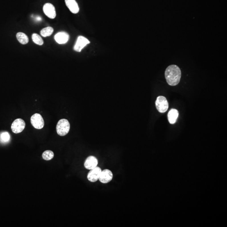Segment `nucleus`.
Returning a JSON list of instances; mask_svg holds the SVG:
<instances>
[{"label": "nucleus", "mask_w": 227, "mask_h": 227, "mask_svg": "<svg viewBox=\"0 0 227 227\" xmlns=\"http://www.w3.org/2000/svg\"><path fill=\"white\" fill-rule=\"evenodd\" d=\"M43 11L47 17L51 19H54L56 17L55 8L53 4L47 3L44 5Z\"/></svg>", "instance_id": "nucleus-9"}, {"label": "nucleus", "mask_w": 227, "mask_h": 227, "mask_svg": "<svg viewBox=\"0 0 227 227\" xmlns=\"http://www.w3.org/2000/svg\"><path fill=\"white\" fill-rule=\"evenodd\" d=\"M25 123L23 119L19 118L15 120L11 124L12 131L16 134L20 133L24 130Z\"/></svg>", "instance_id": "nucleus-5"}, {"label": "nucleus", "mask_w": 227, "mask_h": 227, "mask_svg": "<svg viewBox=\"0 0 227 227\" xmlns=\"http://www.w3.org/2000/svg\"><path fill=\"white\" fill-rule=\"evenodd\" d=\"M98 165V159L93 156H90L86 158L84 163V167L86 169L91 170L95 168Z\"/></svg>", "instance_id": "nucleus-10"}, {"label": "nucleus", "mask_w": 227, "mask_h": 227, "mask_svg": "<svg viewBox=\"0 0 227 227\" xmlns=\"http://www.w3.org/2000/svg\"><path fill=\"white\" fill-rule=\"evenodd\" d=\"M16 37L19 42L23 45H25L29 42V38L27 35L23 32H18L17 34Z\"/></svg>", "instance_id": "nucleus-14"}, {"label": "nucleus", "mask_w": 227, "mask_h": 227, "mask_svg": "<svg viewBox=\"0 0 227 227\" xmlns=\"http://www.w3.org/2000/svg\"><path fill=\"white\" fill-rule=\"evenodd\" d=\"M179 113L177 109H171L168 113V120L171 124H174L176 122L178 117Z\"/></svg>", "instance_id": "nucleus-13"}, {"label": "nucleus", "mask_w": 227, "mask_h": 227, "mask_svg": "<svg viewBox=\"0 0 227 227\" xmlns=\"http://www.w3.org/2000/svg\"><path fill=\"white\" fill-rule=\"evenodd\" d=\"M156 107L157 110L160 113H164L167 110L169 105L167 101L164 96H159L157 98Z\"/></svg>", "instance_id": "nucleus-3"}, {"label": "nucleus", "mask_w": 227, "mask_h": 227, "mask_svg": "<svg viewBox=\"0 0 227 227\" xmlns=\"http://www.w3.org/2000/svg\"><path fill=\"white\" fill-rule=\"evenodd\" d=\"M65 3L71 13L77 14L79 11L78 4L75 0H65Z\"/></svg>", "instance_id": "nucleus-12"}, {"label": "nucleus", "mask_w": 227, "mask_h": 227, "mask_svg": "<svg viewBox=\"0 0 227 227\" xmlns=\"http://www.w3.org/2000/svg\"><path fill=\"white\" fill-rule=\"evenodd\" d=\"M54 29L51 26L46 27L42 29L40 31V34L43 37H46L50 36L52 34Z\"/></svg>", "instance_id": "nucleus-15"}, {"label": "nucleus", "mask_w": 227, "mask_h": 227, "mask_svg": "<svg viewBox=\"0 0 227 227\" xmlns=\"http://www.w3.org/2000/svg\"><path fill=\"white\" fill-rule=\"evenodd\" d=\"M101 171V169L99 167H96L95 168L90 170L87 176L88 181L91 182H96L99 180Z\"/></svg>", "instance_id": "nucleus-6"}, {"label": "nucleus", "mask_w": 227, "mask_h": 227, "mask_svg": "<svg viewBox=\"0 0 227 227\" xmlns=\"http://www.w3.org/2000/svg\"><path fill=\"white\" fill-rule=\"evenodd\" d=\"M165 75L167 83L171 86H175L181 80V71L178 66L171 65L166 69Z\"/></svg>", "instance_id": "nucleus-1"}, {"label": "nucleus", "mask_w": 227, "mask_h": 227, "mask_svg": "<svg viewBox=\"0 0 227 227\" xmlns=\"http://www.w3.org/2000/svg\"><path fill=\"white\" fill-rule=\"evenodd\" d=\"M56 129L58 135L62 136H66L69 132L70 124L66 119H61L57 123Z\"/></svg>", "instance_id": "nucleus-2"}, {"label": "nucleus", "mask_w": 227, "mask_h": 227, "mask_svg": "<svg viewBox=\"0 0 227 227\" xmlns=\"http://www.w3.org/2000/svg\"><path fill=\"white\" fill-rule=\"evenodd\" d=\"M31 123L33 127L37 129H41L44 126V121L40 114H34L31 117Z\"/></svg>", "instance_id": "nucleus-4"}, {"label": "nucleus", "mask_w": 227, "mask_h": 227, "mask_svg": "<svg viewBox=\"0 0 227 227\" xmlns=\"http://www.w3.org/2000/svg\"><path fill=\"white\" fill-rule=\"evenodd\" d=\"M55 40L57 43L60 44H66L69 39V35L67 32H58L55 35Z\"/></svg>", "instance_id": "nucleus-11"}, {"label": "nucleus", "mask_w": 227, "mask_h": 227, "mask_svg": "<svg viewBox=\"0 0 227 227\" xmlns=\"http://www.w3.org/2000/svg\"><path fill=\"white\" fill-rule=\"evenodd\" d=\"M54 157V153L52 151L47 150L42 154V157L45 160L49 161L52 159Z\"/></svg>", "instance_id": "nucleus-17"}, {"label": "nucleus", "mask_w": 227, "mask_h": 227, "mask_svg": "<svg viewBox=\"0 0 227 227\" xmlns=\"http://www.w3.org/2000/svg\"><path fill=\"white\" fill-rule=\"evenodd\" d=\"M113 175L111 170L105 169L101 171L99 180L101 183L106 184L111 181L113 179Z\"/></svg>", "instance_id": "nucleus-7"}, {"label": "nucleus", "mask_w": 227, "mask_h": 227, "mask_svg": "<svg viewBox=\"0 0 227 227\" xmlns=\"http://www.w3.org/2000/svg\"><path fill=\"white\" fill-rule=\"evenodd\" d=\"M32 40L35 44L42 46L44 44V40L39 35L36 33H33L32 36Z\"/></svg>", "instance_id": "nucleus-16"}, {"label": "nucleus", "mask_w": 227, "mask_h": 227, "mask_svg": "<svg viewBox=\"0 0 227 227\" xmlns=\"http://www.w3.org/2000/svg\"><path fill=\"white\" fill-rule=\"evenodd\" d=\"M1 139L3 142H6L8 141L10 139V135L8 132H3L1 135Z\"/></svg>", "instance_id": "nucleus-18"}, {"label": "nucleus", "mask_w": 227, "mask_h": 227, "mask_svg": "<svg viewBox=\"0 0 227 227\" xmlns=\"http://www.w3.org/2000/svg\"><path fill=\"white\" fill-rule=\"evenodd\" d=\"M90 43V41L85 37L82 36H79L75 45L74 46V50L76 52H79L87 44Z\"/></svg>", "instance_id": "nucleus-8"}]
</instances>
